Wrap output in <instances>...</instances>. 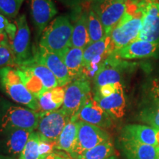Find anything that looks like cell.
<instances>
[{
    "mask_svg": "<svg viewBox=\"0 0 159 159\" xmlns=\"http://www.w3.org/2000/svg\"><path fill=\"white\" fill-rule=\"evenodd\" d=\"M111 139L110 135L104 129L87 122L78 121L77 142L70 156L72 158L77 159L85 151Z\"/></svg>",
    "mask_w": 159,
    "mask_h": 159,
    "instance_id": "obj_8",
    "label": "cell"
},
{
    "mask_svg": "<svg viewBox=\"0 0 159 159\" xmlns=\"http://www.w3.org/2000/svg\"><path fill=\"white\" fill-rule=\"evenodd\" d=\"M158 130L144 125H128L123 128L121 139L133 140L157 148Z\"/></svg>",
    "mask_w": 159,
    "mask_h": 159,
    "instance_id": "obj_19",
    "label": "cell"
},
{
    "mask_svg": "<svg viewBox=\"0 0 159 159\" xmlns=\"http://www.w3.org/2000/svg\"><path fill=\"white\" fill-rule=\"evenodd\" d=\"M73 26L66 16H57L43 30L39 46L62 57L70 47Z\"/></svg>",
    "mask_w": 159,
    "mask_h": 159,
    "instance_id": "obj_1",
    "label": "cell"
},
{
    "mask_svg": "<svg viewBox=\"0 0 159 159\" xmlns=\"http://www.w3.org/2000/svg\"><path fill=\"white\" fill-rule=\"evenodd\" d=\"M120 61L118 57L111 54L99 67L94 77V83L96 89L107 84L120 83L121 72L117 66Z\"/></svg>",
    "mask_w": 159,
    "mask_h": 159,
    "instance_id": "obj_18",
    "label": "cell"
},
{
    "mask_svg": "<svg viewBox=\"0 0 159 159\" xmlns=\"http://www.w3.org/2000/svg\"><path fill=\"white\" fill-rule=\"evenodd\" d=\"M65 87L57 86L47 91L38 98L39 112H50L58 109L62 106L64 101Z\"/></svg>",
    "mask_w": 159,
    "mask_h": 159,
    "instance_id": "obj_22",
    "label": "cell"
},
{
    "mask_svg": "<svg viewBox=\"0 0 159 159\" xmlns=\"http://www.w3.org/2000/svg\"><path fill=\"white\" fill-rule=\"evenodd\" d=\"M16 68L27 69L32 71L35 76L41 80L46 91L59 86L58 80L54 74L46 66L37 62L33 57L22 64L18 66Z\"/></svg>",
    "mask_w": 159,
    "mask_h": 159,
    "instance_id": "obj_21",
    "label": "cell"
},
{
    "mask_svg": "<svg viewBox=\"0 0 159 159\" xmlns=\"http://www.w3.org/2000/svg\"><path fill=\"white\" fill-rule=\"evenodd\" d=\"M0 159H14V158H12V157L5 156V155L0 153Z\"/></svg>",
    "mask_w": 159,
    "mask_h": 159,
    "instance_id": "obj_37",
    "label": "cell"
},
{
    "mask_svg": "<svg viewBox=\"0 0 159 159\" xmlns=\"http://www.w3.org/2000/svg\"><path fill=\"white\" fill-rule=\"evenodd\" d=\"M24 0H0V13L9 18H16Z\"/></svg>",
    "mask_w": 159,
    "mask_h": 159,
    "instance_id": "obj_31",
    "label": "cell"
},
{
    "mask_svg": "<svg viewBox=\"0 0 159 159\" xmlns=\"http://www.w3.org/2000/svg\"><path fill=\"white\" fill-rule=\"evenodd\" d=\"M0 83L6 94L13 101L39 113L38 99L24 85L16 68L5 67L0 69Z\"/></svg>",
    "mask_w": 159,
    "mask_h": 159,
    "instance_id": "obj_2",
    "label": "cell"
},
{
    "mask_svg": "<svg viewBox=\"0 0 159 159\" xmlns=\"http://www.w3.org/2000/svg\"><path fill=\"white\" fill-rule=\"evenodd\" d=\"M142 26V13H130L126 11L110 36L115 51L134 42L138 37Z\"/></svg>",
    "mask_w": 159,
    "mask_h": 159,
    "instance_id": "obj_5",
    "label": "cell"
},
{
    "mask_svg": "<svg viewBox=\"0 0 159 159\" xmlns=\"http://www.w3.org/2000/svg\"><path fill=\"white\" fill-rule=\"evenodd\" d=\"M30 7L37 33L41 34L57 13V8L52 0H30Z\"/></svg>",
    "mask_w": 159,
    "mask_h": 159,
    "instance_id": "obj_17",
    "label": "cell"
},
{
    "mask_svg": "<svg viewBox=\"0 0 159 159\" xmlns=\"http://www.w3.org/2000/svg\"><path fill=\"white\" fill-rule=\"evenodd\" d=\"M11 24L6 19L5 16L0 13V33H6L11 27Z\"/></svg>",
    "mask_w": 159,
    "mask_h": 159,
    "instance_id": "obj_34",
    "label": "cell"
},
{
    "mask_svg": "<svg viewBox=\"0 0 159 159\" xmlns=\"http://www.w3.org/2000/svg\"><path fill=\"white\" fill-rule=\"evenodd\" d=\"M158 159H159V155H158Z\"/></svg>",
    "mask_w": 159,
    "mask_h": 159,
    "instance_id": "obj_40",
    "label": "cell"
},
{
    "mask_svg": "<svg viewBox=\"0 0 159 159\" xmlns=\"http://www.w3.org/2000/svg\"><path fill=\"white\" fill-rule=\"evenodd\" d=\"M32 132L25 129H13L3 133L4 139L0 143V152L12 158L19 157Z\"/></svg>",
    "mask_w": 159,
    "mask_h": 159,
    "instance_id": "obj_15",
    "label": "cell"
},
{
    "mask_svg": "<svg viewBox=\"0 0 159 159\" xmlns=\"http://www.w3.org/2000/svg\"><path fill=\"white\" fill-rule=\"evenodd\" d=\"M43 159H70L69 158H66V157H63V156H60L58 154H56V153H52L51 154L50 156H47V158H43Z\"/></svg>",
    "mask_w": 159,
    "mask_h": 159,
    "instance_id": "obj_35",
    "label": "cell"
},
{
    "mask_svg": "<svg viewBox=\"0 0 159 159\" xmlns=\"http://www.w3.org/2000/svg\"><path fill=\"white\" fill-rule=\"evenodd\" d=\"M117 85L118 83H114V84H107L103 85V86L99 87V89H97L96 92L101 97H106L110 96V95L113 94L116 91L117 89Z\"/></svg>",
    "mask_w": 159,
    "mask_h": 159,
    "instance_id": "obj_33",
    "label": "cell"
},
{
    "mask_svg": "<svg viewBox=\"0 0 159 159\" xmlns=\"http://www.w3.org/2000/svg\"><path fill=\"white\" fill-rule=\"evenodd\" d=\"M134 1L142 13V26L136 40L159 43V0Z\"/></svg>",
    "mask_w": 159,
    "mask_h": 159,
    "instance_id": "obj_4",
    "label": "cell"
},
{
    "mask_svg": "<svg viewBox=\"0 0 159 159\" xmlns=\"http://www.w3.org/2000/svg\"><path fill=\"white\" fill-rule=\"evenodd\" d=\"M121 148L128 159H158L157 148L136 141L120 139Z\"/></svg>",
    "mask_w": 159,
    "mask_h": 159,
    "instance_id": "obj_20",
    "label": "cell"
},
{
    "mask_svg": "<svg viewBox=\"0 0 159 159\" xmlns=\"http://www.w3.org/2000/svg\"><path fill=\"white\" fill-rule=\"evenodd\" d=\"M16 69L24 85L33 96L38 99L47 91L41 80L35 76L32 71L24 68Z\"/></svg>",
    "mask_w": 159,
    "mask_h": 159,
    "instance_id": "obj_26",
    "label": "cell"
},
{
    "mask_svg": "<svg viewBox=\"0 0 159 159\" xmlns=\"http://www.w3.org/2000/svg\"><path fill=\"white\" fill-rule=\"evenodd\" d=\"M8 42V38L6 33H0V43Z\"/></svg>",
    "mask_w": 159,
    "mask_h": 159,
    "instance_id": "obj_36",
    "label": "cell"
},
{
    "mask_svg": "<svg viewBox=\"0 0 159 159\" xmlns=\"http://www.w3.org/2000/svg\"><path fill=\"white\" fill-rule=\"evenodd\" d=\"M69 120L70 118L62 108L50 112H41L36 130L44 140L55 148L60 135Z\"/></svg>",
    "mask_w": 159,
    "mask_h": 159,
    "instance_id": "obj_9",
    "label": "cell"
},
{
    "mask_svg": "<svg viewBox=\"0 0 159 159\" xmlns=\"http://www.w3.org/2000/svg\"><path fill=\"white\" fill-rule=\"evenodd\" d=\"M106 159H119V158H117L116 156H111V157H109V158H106Z\"/></svg>",
    "mask_w": 159,
    "mask_h": 159,
    "instance_id": "obj_39",
    "label": "cell"
},
{
    "mask_svg": "<svg viewBox=\"0 0 159 159\" xmlns=\"http://www.w3.org/2000/svg\"><path fill=\"white\" fill-rule=\"evenodd\" d=\"M88 30L90 43L100 41L105 36L100 19L92 8L88 12Z\"/></svg>",
    "mask_w": 159,
    "mask_h": 159,
    "instance_id": "obj_28",
    "label": "cell"
},
{
    "mask_svg": "<svg viewBox=\"0 0 159 159\" xmlns=\"http://www.w3.org/2000/svg\"><path fill=\"white\" fill-rule=\"evenodd\" d=\"M91 96V85L88 80L76 79L65 86L62 109L70 119H73Z\"/></svg>",
    "mask_w": 159,
    "mask_h": 159,
    "instance_id": "obj_6",
    "label": "cell"
},
{
    "mask_svg": "<svg viewBox=\"0 0 159 159\" xmlns=\"http://www.w3.org/2000/svg\"><path fill=\"white\" fill-rule=\"evenodd\" d=\"M94 1L92 9L100 19L105 35H110L126 12L128 0Z\"/></svg>",
    "mask_w": 159,
    "mask_h": 159,
    "instance_id": "obj_7",
    "label": "cell"
},
{
    "mask_svg": "<svg viewBox=\"0 0 159 159\" xmlns=\"http://www.w3.org/2000/svg\"><path fill=\"white\" fill-rule=\"evenodd\" d=\"M139 117L142 122L159 130V77L147 85Z\"/></svg>",
    "mask_w": 159,
    "mask_h": 159,
    "instance_id": "obj_10",
    "label": "cell"
},
{
    "mask_svg": "<svg viewBox=\"0 0 159 159\" xmlns=\"http://www.w3.org/2000/svg\"><path fill=\"white\" fill-rule=\"evenodd\" d=\"M39 113L21 106L9 105L0 115V131L5 133L13 129L34 131L38 128Z\"/></svg>",
    "mask_w": 159,
    "mask_h": 159,
    "instance_id": "obj_3",
    "label": "cell"
},
{
    "mask_svg": "<svg viewBox=\"0 0 159 159\" xmlns=\"http://www.w3.org/2000/svg\"><path fill=\"white\" fill-rule=\"evenodd\" d=\"M94 99L112 119H121L125 116L126 101L121 83H118L116 90L113 94L103 97L95 93Z\"/></svg>",
    "mask_w": 159,
    "mask_h": 159,
    "instance_id": "obj_16",
    "label": "cell"
},
{
    "mask_svg": "<svg viewBox=\"0 0 159 159\" xmlns=\"http://www.w3.org/2000/svg\"><path fill=\"white\" fill-rule=\"evenodd\" d=\"M14 23L16 31L14 36L8 40V43L16 57V67L30 60L33 55L30 51V30L25 15L18 17Z\"/></svg>",
    "mask_w": 159,
    "mask_h": 159,
    "instance_id": "obj_11",
    "label": "cell"
},
{
    "mask_svg": "<svg viewBox=\"0 0 159 159\" xmlns=\"http://www.w3.org/2000/svg\"><path fill=\"white\" fill-rule=\"evenodd\" d=\"M78 134V121L69 120L57 140L55 149L70 155L76 144Z\"/></svg>",
    "mask_w": 159,
    "mask_h": 159,
    "instance_id": "obj_25",
    "label": "cell"
},
{
    "mask_svg": "<svg viewBox=\"0 0 159 159\" xmlns=\"http://www.w3.org/2000/svg\"><path fill=\"white\" fill-rule=\"evenodd\" d=\"M16 66V57L8 42L0 43V69Z\"/></svg>",
    "mask_w": 159,
    "mask_h": 159,
    "instance_id": "obj_30",
    "label": "cell"
},
{
    "mask_svg": "<svg viewBox=\"0 0 159 159\" xmlns=\"http://www.w3.org/2000/svg\"><path fill=\"white\" fill-rule=\"evenodd\" d=\"M33 58L50 70L56 77L59 86L65 87L72 80L62 57L39 45L33 52Z\"/></svg>",
    "mask_w": 159,
    "mask_h": 159,
    "instance_id": "obj_12",
    "label": "cell"
},
{
    "mask_svg": "<svg viewBox=\"0 0 159 159\" xmlns=\"http://www.w3.org/2000/svg\"><path fill=\"white\" fill-rule=\"evenodd\" d=\"M156 139H157V149H158L159 151V130H158V132H157Z\"/></svg>",
    "mask_w": 159,
    "mask_h": 159,
    "instance_id": "obj_38",
    "label": "cell"
},
{
    "mask_svg": "<svg viewBox=\"0 0 159 159\" xmlns=\"http://www.w3.org/2000/svg\"><path fill=\"white\" fill-rule=\"evenodd\" d=\"M112 55L118 58L125 60L158 57L159 55V43L136 40L126 47L114 51Z\"/></svg>",
    "mask_w": 159,
    "mask_h": 159,
    "instance_id": "obj_14",
    "label": "cell"
},
{
    "mask_svg": "<svg viewBox=\"0 0 159 159\" xmlns=\"http://www.w3.org/2000/svg\"><path fill=\"white\" fill-rule=\"evenodd\" d=\"M41 136L38 131H33L25 148L18 159H41L39 155V144Z\"/></svg>",
    "mask_w": 159,
    "mask_h": 159,
    "instance_id": "obj_29",
    "label": "cell"
},
{
    "mask_svg": "<svg viewBox=\"0 0 159 159\" xmlns=\"http://www.w3.org/2000/svg\"><path fill=\"white\" fill-rule=\"evenodd\" d=\"M55 147L41 137V142L39 144V155L40 158L43 159L51 154L54 153Z\"/></svg>",
    "mask_w": 159,
    "mask_h": 159,
    "instance_id": "obj_32",
    "label": "cell"
},
{
    "mask_svg": "<svg viewBox=\"0 0 159 159\" xmlns=\"http://www.w3.org/2000/svg\"><path fill=\"white\" fill-rule=\"evenodd\" d=\"M71 120L82 121L102 129L111 128L113 125V119L99 106L92 96L87 99L78 114Z\"/></svg>",
    "mask_w": 159,
    "mask_h": 159,
    "instance_id": "obj_13",
    "label": "cell"
},
{
    "mask_svg": "<svg viewBox=\"0 0 159 159\" xmlns=\"http://www.w3.org/2000/svg\"><path fill=\"white\" fill-rule=\"evenodd\" d=\"M89 44H90V39L88 30V12H83L73 27L70 47L85 49Z\"/></svg>",
    "mask_w": 159,
    "mask_h": 159,
    "instance_id": "obj_24",
    "label": "cell"
},
{
    "mask_svg": "<svg viewBox=\"0 0 159 159\" xmlns=\"http://www.w3.org/2000/svg\"><path fill=\"white\" fill-rule=\"evenodd\" d=\"M83 52L84 49L69 47L63 53L62 58L72 80L83 78Z\"/></svg>",
    "mask_w": 159,
    "mask_h": 159,
    "instance_id": "obj_23",
    "label": "cell"
},
{
    "mask_svg": "<svg viewBox=\"0 0 159 159\" xmlns=\"http://www.w3.org/2000/svg\"><path fill=\"white\" fill-rule=\"evenodd\" d=\"M113 156H115V148L111 139L85 151L77 159H106Z\"/></svg>",
    "mask_w": 159,
    "mask_h": 159,
    "instance_id": "obj_27",
    "label": "cell"
}]
</instances>
